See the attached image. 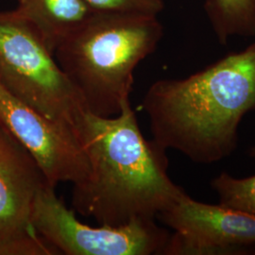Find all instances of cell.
<instances>
[{"label": "cell", "mask_w": 255, "mask_h": 255, "mask_svg": "<svg viewBox=\"0 0 255 255\" xmlns=\"http://www.w3.org/2000/svg\"><path fill=\"white\" fill-rule=\"evenodd\" d=\"M82 144L89 172L73 184L71 203L100 225L155 219L185 194L167 175L166 150L142 134L129 101L113 118L88 113Z\"/></svg>", "instance_id": "6da1fadb"}, {"label": "cell", "mask_w": 255, "mask_h": 255, "mask_svg": "<svg viewBox=\"0 0 255 255\" xmlns=\"http://www.w3.org/2000/svg\"><path fill=\"white\" fill-rule=\"evenodd\" d=\"M143 109L153 141L198 164H213L237 148L238 127L255 110V43L191 76L154 82Z\"/></svg>", "instance_id": "7a4b0ae2"}, {"label": "cell", "mask_w": 255, "mask_h": 255, "mask_svg": "<svg viewBox=\"0 0 255 255\" xmlns=\"http://www.w3.org/2000/svg\"><path fill=\"white\" fill-rule=\"evenodd\" d=\"M163 34L157 15L97 12L54 57L88 112L113 118L129 101L137 65L154 52Z\"/></svg>", "instance_id": "3957f363"}, {"label": "cell", "mask_w": 255, "mask_h": 255, "mask_svg": "<svg viewBox=\"0 0 255 255\" xmlns=\"http://www.w3.org/2000/svg\"><path fill=\"white\" fill-rule=\"evenodd\" d=\"M0 85L82 143L89 113L34 27L14 9L0 11Z\"/></svg>", "instance_id": "277c9868"}, {"label": "cell", "mask_w": 255, "mask_h": 255, "mask_svg": "<svg viewBox=\"0 0 255 255\" xmlns=\"http://www.w3.org/2000/svg\"><path fill=\"white\" fill-rule=\"evenodd\" d=\"M31 224L59 255H163L170 237L151 219H133L119 227L84 224L58 199L50 184L37 195Z\"/></svg>", "instance_id": "5b68a950"}, {"label": "cell", "mask_w": 255, "mask_h": 255, "mask_svg": "<svg viewBox=\"0 0 255 255\" xmlns=\"http://www.w3.org/2000/svg\"><path fill=\"white\" fill-rule=\"evenodd\" d=\"M49 184L32 155L0 123V255H59L31 224L37 195Z\"/></svg>", "instance_id": "8992f818"}, {"label": "cell", "mask_w": 255, "mask_h": 255, "mask_svg": "<svg viewBox=\"0 0 255 255\" xmlns=\"http://www.w3.org/2000/svg\"><path fill=\"white\" fill-rule=\"evenodd\" d=\"M157 218L174 230L164 255H242L255 252V216L186 193Z\"/></svg>", "instance_id": "52a82bcc"}, {"label": "cell", "mask_w": 255, "mask_h": 255, "mask_svg": "<svg viewBox=\"0 0 255 255\" xmlns=\"http://www.w3.org/2000/svg\"><path fill=\"white\" fill-rule=\"evenodd\" d=\"M0 123L32 155L51 185L75 184L87 176V155L75 132L31 109L1 85Z\"/></svg>", "instance_id": "ba28073f"}, {"label": "cell", "mask_w": 255, "mask_h": 255, "mask_svg": "<svg viewBox=\"0 0 255 255\" xmlns=\"http://www.w3.org/2000/svg\"><path fill=\"white\" fill-rule=\"evenodd\" d=\"M14 10L34 27L53 55L97 13L84 0H18Z\"/></svg>", "instance_id": "9c48e42d"}, {"label": "cell", "mask_w": 255, "mask_h": 255, "mask_svg": "<svg viewBox=\"0 0 255 255\" xmlns=\"http://www.w3.org/2000/svg\"><path fill=\"white\" fill-rule=\"evenodd\" d=\"M204 10L221 45L232 36H255V0H206Z\"/></svg>", "instance_id": "30bf717a"}, {"label": "cell", "mask_w": 255, "mask_h": 255, "mask_svg": "<svg viewBox=\"0 0 255 255\" xmlns=\"http://www.w3.org/2000/svg\"><path fill=\"white\" fill-rule=\"evenodd\" d=\"M211 185L219 196V204L255 216V175L237 179L222 172Z\"/></svg>", "instance_id": "8fae6325"}, {"label": "cell", "mask_w": 255, "mask_h": 255, "mask_svg": "<svg viewBox=\"0 0 255 255\" xmlns=\"http://www.w3.org/2000/svg\"><path fill=\"white\" fill-rule=\"evenodd\" d=\"M93 10L101 13L157 15L164 9L163 0H84Z\"/></svg>", "instance_id": "7c38bea8"}, {"label": "cell", "mask_w": 255, "mask_h": 255, "mask_svg": "<svg viewBox=\"0 0 255 255\" xmlns=\"http://www.w3.org/2000/svg\"><path fill=\"white\" fill-rule=\"evenodd\" d=\"M250 155H251L252 157H255V146L252 147V149H251V151H250Z\"/></svg>", "instance_id": "4fadbf2b"}]
</instances>
